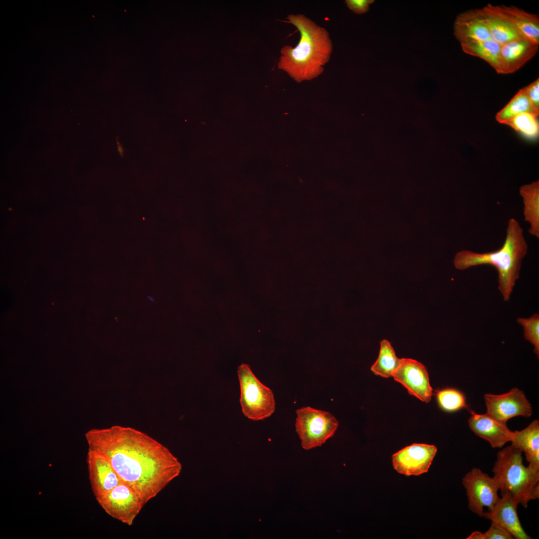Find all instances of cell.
Masks as SVG:
<instances>
[{"label": "cell", "mask_w": 539, "mask_h": 539, "mask_svg": "<svg viewBox=\"0 0 539 539\" xmlns=\"http://www.w3.org/2000/svg\"><path fill=\"white\" fill-rule=\"evenodd\" d=\"M85 436L88 450L105 457L145 505L181 473V464L168 448L135 428L92 429Z\"/></svg>", "instance_id": "cell-1"}, {"label": "cell", "mask_w": 539, "mask_h": 539, "mask_svg": "<svg viewBox=\"0 0 539 539\" xmlns=\"http://www.w3.org/2000/svg\"><path fill=\"white\" fill-rule=\"evenodd\" d=\"M287 22L293 24L300 33L295 47L283 46L278 67L297 82L317 77L323 71L332 51L328 32L302 14H290Z\"/></svg>", "instance_id": "cell-2"}, {"label": "cell", "mask_w": 539, "mask_h": 539, "mask_svg": "<svg viewBox=\"0 0 539 539\" xmlns=\"http://www.w3.org/2000/svg\"><path fill=\"white\" fill-rule=\"evenodd\" d=\"M523 231L517 220L510 219L508 223L506 239L501 248L483 253L460 251L454 258L455 268L463 270L480 265L493 266L498 274L499 290L504 300L509 301L516 281L520 277L522 261L528 252V246Z\"/></svg>", "instance_id": "cell-3"}, {"label": "cell", "mask_w": 539, "mask_h": 539, "mask_svg": "<svg viewBox=\"0 0 539 539\" xmlns=\"http://www.w3.org/2000/svg\"><path fill=\"white\" fill-rule=\"evenodd\" d=\"M492 471L501 495L508 494L524 508L539 497V471L523 462L522 452L512 445L497 453Z\"/></svg>", "instance_id": "cell-4"}, {"label": "cell", "mask_w": 539, "mask_h": 539, "mask_svg": "<svg viewBox=\"0 0 539 539\" xmlns=\"http://www.w3.org/2000/svg\"><path fill=\"white\" fill-rule=\"evenodd\" d=\"M240 386V404L244 415L254 421L270 416L275 409L272 391L254 375L249 366L241 365L238 370Z\"/></svg>", "instance_id": "cell-5"}, {"label": "cell", "mask_w": 539, "mask_h": 539, "mask_svg": "<svg viewBox=\"0 0 539 539\" xmlns=\"http://www.w3.org/2000/svg\"><path fill=\"white\" fill-rule=\"evenodd\" d=\"M296 414L295 431L305 450L322 445L334 435L339 425L330 413L309 406L297 409Z\"/></svg>", "instance_id": "cell-6"}, {"label": "cell", "mask_w": 539, "mask_h": 539, "mask_svg": "<svg viewBox=\"0 0 539 539\" xmlns=\"http://www.w3.org/2000/svg\"><path fill=\"white\" fill-rule=\"evenodd\" d=\"M462 484L466 490L469 510L484 517V508L492 510L499 498L496 480L479 468H474L465 475Z\"/></svg>", "instance_id": "cell-7"}, {"label": "cell", "mask_w": 539, "mask_h": 539, "mask_svg": "<svg viewBox=\"0 0 539 539\" xmlns=\"http://www.w3.org/2000/svg\"><path fill=\"white\" fill-rule=\"evenodd\" d=\"M96 500L109 516L129 526L145 505L138 495L123 483Z\"/></svg>", "instance_id": "cell-8"}, {"label": "cell", "mask_w": 539, "mask_h": 539, "mask_svg": "<svg viewBox=\"0 0 539 539\" xmlns=\"http://www.w3.org/2000/svg\"><path fill=\"white\" fill-rule=\"evenodd\" d=\"M485 400L486 414L502 422L517 416L529 417L533 412L532 407L524 393L514 388L501 395L486 394Z\"/></svg>", "instance_id": "cell-9"}, {"label": "cell", "mask_w": 539, "mask_h": 539, "mask_svg": "<svg viewBox=\"0 0 539 539\" xmlns=\"http://www.w3.org/2000/svg\"><path fill=\"white\" fill-rule=\"evenodd\" d=\"M392 377L410 394L426 403L431 401L433 390L427 369L421 363L412 359L402 358Z\"/></svg>", "instance_id": "cell-10"}, {"label": "cell", "mask_w": 539, "mask_h": 539, "mask_svg": "<svg viewBox=\"0 0 539 539\" xmlns=\"http://www.w3.org/2000/svg\"><path fill=\"white\" fill-rule=\"evenodd\" d=\"M433 445L415 443L392 455V464L399 473L418 476L428 472L437 453Z\"/></svg>", "instance_id": "cell-11"}, {"label": "cell", "mask_w": 539, "mask_h": 539, "mask_svg": "<svg viewBox=\"0 0 539 539\" xmlns=\"http://www.w3.org/2000/svg\"><path fill=\"white\" fill-rule=\"evenodd\" d=\"M86 463L91 490L96 499L122 483L102 455L88 450Z\"/></svg>", "instance_id": "cell-12"}, {"label": "cell", "mask_w": 539, "mask_h": 539, "mask_svg": "<svg viewBox=\"0 0 539 539\" xmlns=\"http://www.w3.org/2000/svg\"><path fill=\"white\" fill-rule=\"evenodd\" d=\"M501 496L492 510L485 511L484 517L504 528L514 539H531L519 520L517 513L519 504L508 494Z\"/></svg>", "instance_id": "cell-13"}, {"label": "cell", "mask_w": 539, "mask_h": 539, "mask_svg": "<svg viewBox=\"0 0 539 539\" xmlns=\"http://www.w3.org/2000/svg\"><path fill=\"white\" fill-rule=\"evenodd\" d=\"M471 412L468 420L469 427L476 435L489 442L493 448H501L511 442L514 431L508 428L506 423L487 414H479L472 411Z\"/></svg>", "instance_id": "cell-14"}, {"label": "cell", "mask_w": 539, "mask_h": 539, "mask_svg": "<svg viewBox=\"0 0 539 539\" xmlns=\"http://www.w3.org/2000/svg\"><path fill=\"white\" fill-rule=\"evenodd\" d=\"M539 45L521 37L501 47L500 73H512L523 66L537 52Z\"/></svg>", "instance_id": "cell-15"}, {"label": "cell", "mask_w": 539, "mask_h": 539, "mask_svg": "<svg viewBox=\"0 0 539 539\" xmlns=\"http://www.w3.org/2000/svg\"><path fill=\"white\" fill-rule=\"evenodd\" d=\"M454 34L461 43L492 39L480 9L459 14L454 25Z\"/></svg>", "instance_id": "cell-16"}, {"label": "cell", "mask_w": 539, "mask_h": 539, "mask_svg": "<svg viewBox=\"0 0 539 539\" xmlns=\"http://www.w3.org/2000/svg\"><path fill=\"white\" fill-rule=\"evenodd\" d=\"M501 14L515 28L520 35L539 44V18L515 6H497Z\"/></svg>", "instance_id": "cell-17"}, {"label": "cell", "mask_w": 539, "mask_h": 539, "mask_svg": "<svg viewBox=\"0 0 539 539\" xmlns=\"http://www.w3.org/2000/svg\"><path fill=\"white\" fill-rule=\"evenodd\" d=\"M480 10L492 39L501 46L522 37L512 24L501 14L497 6L488 4Z\"/></svg>", "instance_id": "cell-18"}, {"label": "cell", "mask_w": 539, "mask_h": 539, "mask_svg": "<svg viewBox=\"0 0 539 539\" xmlns=\"http://www.w3.org/2000/svg\"><path fill=\"white\" fill-rule=\"evenodd\" d=\"M512 445L525 454L529 466L539 471V421H533L521 431H514Z\"/></svg>", "instance_id": "cell-19"}, {"label": "cell", "mask_w": 539, "mask_h": 539, "mask_svg": "<svg viewBox=\"0 0 539 539\" xmlns=\"http://www.w3.org/2000/svg\"><path fill=\"white\" fill-rule=\"evenodd\" d=\"M523 198L524 220L530 223L529 233L539 238V181L526 184L520 188Z\"/></svg>", "instance_id": "cell-20"}, {"label": "cell", "mask_w": 539, "mask_h": 539, "mask_svg": "<svg viewBox=\"0 0 539 539\" xmlns=\"http://www.w3.org/2000/svg\"><path fill=\"white\" fill-rule=\"evenodd\" d=\"M463 50L466 53L480 57L500 73V50L501 46L492 39L472 41L461 43Z\"/></svg>", "instance_id": "cell-21"}, {"label": "cell", "mask_w": 539, "mask_h": 539, "mask_svg": "<svg viewBox=\"0 0 539 539\" xmlns=\"http://www.w3.org/2000/svg\"><path fill=\"white\" fill-rule=\"evenodd\" d=\"M525 112L539 115L537 110L532 104L523 88L520 89L510 101L496 115L497 120L505 124L517 115Z\"/></svg>", "instance_id": "cell-22"}, {"label": "cell", "mask_w": 539, "mask_h": 539, "mask_svg": "<svg viewBox=\"0 0 539 539\" xmlns=\"http://www.w3.org/2000/svg\"><path fill=\"white\" fill-rule=\"evenodd\" d=\"M400 360L396 356L390 343L387 340H383L380 343L378 358L371 366V370L375 375L382 377H392L399 365Z\"/></svg>", "instance_id": "cell-23"}, {"label": "cell", "mask_w": 539, "mask_h": 539, "mask_svg": "<svg viewBox=\"0 0 539 539\" xmlns=\"http://www.w3.org/2000/svg\"><path fill=\"white\" fill-rule=\"evenodd\" d=\"M538 116L531 113H523L505 124L509 125L528 139H536L539 134Z\"/></svg>", "instance_id": "cell-24"}, {"label": "cell", "mask_w": 539, "mask_h": 539, "mask_svg": "<svg viewBox=\"0 0 539 539\" xmlns=\"http://www.w3.org/2000/svg\"><path fill=\"white\" fill-rule=\"evenodd\" d=\"M436 397L439 406L444 410L454 412L467 407L466 398L460 391L454 388H446L437 392Z\"/></svg>", "instance_id": "cell-25"}, {"label": "cell", "mask_w": 539, "mask_h": 539, "mask_svg": "<svg viewBox=\"0 0 539 539\" xmlns=\"http://www.w3.org/2000/svg\"><path fill=\"white\" fill-rule=\"evenodd\" d=\"M518 323L523 328L526 340L534 346V352L539 357V314L535 313L529 318L519 317Z\"/></svg>", "instance_id": "cell-26"}, {"label": "cell", "mask_w": 539, "mask_h": 539, "mask_svg": "<svg viewBox=\"0 0 539 539\" xmlns=\"http://www.w3.org/2000/svg\"><path fill=\"white\" fill-rule=\"evenodd\" d=\"M512 535L504 528L494 522L485 533L473 532L467 539H513Z\"/></svg>", "instance_id": "cell-27"}, {"label": "cell", "mask_w": 539, "mask_h": 539, "mask_svg": "<svg viewBox=\"0 0 539 539\" xmlns=\"http://www.w3.org/2000/svg\"><path fill=\"white\" fill-rule=\"evenodd\" d=\"M523 89L533 105L539 111V78Z\"/></svg>", "instance_id": "cell-28"}, {"label": "cell", "mask_w": 539, "mask_h": 539, "mask_svg": "<svg viewBox=\"0 0 539 539\" xmlns=\"http://www.w3.org/2000/svg\"><path fill=\"white\" fill-rule=\"evenodd\" d=\"M347 7L356 14H362L369 10V5L373 3L372 0H346Z\"/></svg>", "instance_id": "cell-29"}, {"label": "cell", "mask_w": 539, "mask_h": 539, "mask_svg": "<svg viewBox=\"0 0 539 539\" xmlns=\"http://www.w3.org/2000/svg\"><path fill=\"white\" fill-rule=\"evenodd\" d=\"M116 141H117V148H118V152H119L120 156H121L122 157H123V154H124V153H123V149L122 146H121V145L120 144V142H119V141L118 140V137L116 138Z\"/></svg>", "instance_id": "cell-30"}]
</instances>
